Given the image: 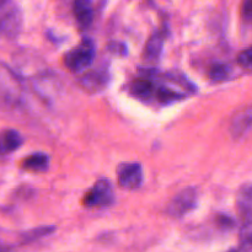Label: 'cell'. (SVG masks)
<instances>
[{
  "label": "cell",
  "mask_w": 252,
  "mask_h": 252,
  "mask_svg": "<svg viewBox=\"0 0 252 252\" xmlns=\"http://www.w3.org/2000/svg\"><path fill=\"white\" fill-rule=\"evenodd\" d=\"M25 85L22 79L5 63L0 62V108L16 110L24 103Z\"/></svg>",
  "instance_id": "obj_1"
},
{
  "label": "cell",
  "mask_w": 252,
  "mask_h": 252,
  "mask_svg": "<svg viewBox=\"0 0 252 252\" xmlns=\"http://www.w3.org/2000/svg\"><path fill=\"white\" fill-rule=\"evenodd\" d=\"M239 218L241 221V250L250 251L251 246V223H252V191L251 185H244L236 198Z\"/></svg>",
  "instance_id": "obj_2"
},
{
  "label": "cell",
  "mask_w": 252,
  "mask_h": 252,
  "mask_svg": "<svg viewBox=\"0 0 252 252\" xmlns=\"http://www.w3.org/2000/svg\"><path fill=\"white\" fill-rule=\"evenodd\" d=\"M95 43L90 38H83V41L70 49L64 56V64L73 73H80L91 65L95 61Z\"/></svg>",
  "instance_id": "obj_3"
},
{
  "label": "cell",
  "mask_w": 252,
  "mask_h": 252,
  "mask_svg": "<svg viewBox=\"0 0 252 252\" xmlns=\"http://www.w3.org/2000/svg\"><path fill=\"white\" fill-rule=\"evenodd\" d=\"M22 29V14L19 7L10 1L0 4V34L15 38Z\"/></svg>",
  "instance_id": "obj_4"
},
{
  "label": "cell",
  "mask_w": 252,
  "mask_h": 252,
  "mask_svg": "<svg viewBox=\"0 0 252 252\" xmlns=\"http://www.w3.org/2000/svg\"><path fill=\"white\" fill-rule=\"evenodd\" d=\"M115 202V192L108 180H98L83 198V204L86 208H105Z\"/></svg>",
  "instance_id": "obj_5"
},
{
  "label": "cell",
  "mask_w": 252,
  "mask_h": 252,
  "mask_svg": "<svg viewBox=\"0 0 252 252\" xmlns=\"http://www.w3.org/2000/svg\"><path fill=\"white\" fill-rule=\"evenodd\" d=\"M198 203V192L194 187L182 189L167 204L166 213L174 218H181L193 211Z\"/></svg>",
  "instance_id": "obj_6"
},
{
  "label": "cell",
  "mask_w": 252,
  "mask_h": 252,
  "mask_svg": "<svg viewBox=\"0 0 252 252\" xmlns=\"http://www.w3.org/2000/svg\"><path fill=\"white\" fill-rule=\"evenodd\" d=\"M117 181L122 189H137L143 184V167L139 162H125L117 169Z\"/></svg>",
  "instance_id": "obj_7"
},
{
  "label": "cell",
  "mask_w": 252,
  "mask_h": 252,
  "mask_svg": "<svg viewBox=\"0 0 252 252\" xmlns=\"http://www.w3.org/2000/svg\"><path fill=\"white\" fill-rule=\"evenodd\" d=\"M251 127V107H246L239 110L235 115L233 116L230 126V132L234 138H241L249 132Z\"/></svg>",
  "instance_id": "obj_8"
},
{
  "label": "cell",
  "mask_w": 252,
  "mask_h": 252,
  "mask_svg": "<svg viewBox=\"0 0 252 252\" xmlns=\"http://www.w3.org/2000/svg\"><path fill=\"white\" fill-rule=\"evenodd\" d=\"M24 138L17 130L5 129L0 133V155H7L20 149Z\"/></svg>",
  "instance_id": "obj_9"
},
{
  "label": "cell",
  "mask_w": 252,
  "mask_h": 252,
  "mask_svg": "<svg viewBox=\"0 0 252 252\" xmlns=\"http://www.w3.org/2000/svg\"><path fill=\"white\" fill-rule=\"evenodd\" d=\"M73 11L76 21L81 27L86 29L93 24L94 9L91 0H74Z\"/></svg>",
  "instance_id": "obj_10"
},
{
  "label": "cell",
  "mask_w": 252,
  "mask_h": 252,
  "mask_svg": "<svg viewBox=\"0 0 252 252\" xmlns=\"http://www.w3.org/2000/svg\"><path fill=\"white\" fill-rule=\"evenodd\" d=\"M155 86L154 81L149 78H138L132 81L129 85V91L134 97L142 98V100H148V98L153 97L155 94Z\"/></svg>",
  "instance_id": "obj_11"
},
{
  "label": "cell",
  "mask_w": 252,
  "mask_h": 252,
  "mask_svg": "<svg viewBox=\"0 0 252 252\" xmlns=\"http://www.w3.org/2000/svg\"><path fill=\"white\" fill-rule=\"evenodd\" d=\"M164 39L165 36L162 32L157 31L150 36L148 39L147 44H145L144 49V58L148 62H157L160 58L162 52V47H164Z\"/></svg>",
  "instance_id": "obj_12"
},
{
  "label": "cell",
  "mask_w": 252,
  "mask_h": 252,
  "mask_svg": "<svg viewBox=\"0 0 252 252\" xmlns=\"http://www.w3.org/2000/svg\"><path fill=\"white\" fill-rule=\"evenodd\" d=\"M107 79L108 74L105 70H93L83 75L80 83L86 90L94 93V91H98L100 89L105 88Z\"/></svg>",
  "instance_id": "obj_13"
},
{
  "label": "cell",
  "mask_w": 252,
  "mask_h": 252,
  "mask_svg": "<svg viewBox=\"0 0 252 252\" xmlns=\"http://www.w3.org/2000/svg\"><path fill=\"white\" fill-rule=\"evenodd\" d=\"M21 167L32 172H44L49 167V157L44 153H33L22 160Z\"/></svg>",
  "instance_id": "obj_14"
},
{
  "label": "cell",
  "mask_w": 252,
  "mask_h": 252,
  "mask_svg": "<svg viewBox=\"0 0 252 252\" xmlns=\"http://www.w3.org/2000/svg\"><path fill=\"white\" fill-rule=\"evenodd\" d=\"M155 97L162 105H170V103L177 102V101L185 98V95L180 91L174 90L167 86H160V88L155 89Z\"/></svg>",
  "instance_id": "obj_15"
},
{
  "label": "cell",
  "mask_w": 252,
  "mask_h": 252,
  "mask_svg": "<svg viewBox=\"0 0 252 252\" xmlns=\"http://www.w3.org/2000/svg\"><path fill=\"white\" fill-rule=\"evenodd\" d=\"M233 73V69L230 65L225 63H214L212 64L208 70V76L214 83H220L229 79V76Z\"/></svg>",
  "instance_id": "obj_16"
},
{
  "label": "cell",
  "mask_w": 252,
  "mask_h": 252,
  "mask_svg": "<svg viewBox=\"0 0 252 252\" xmlns=\"http://www.w3.org/2000/svg\"><path fill=\"white\" fill-rule=\"evenodd\" d=\"M54 230H56V226H39V228L32 229V230L24 231V233L20 234L21 244H30L32 241L38 240V239L52 234Z\"/></svg>",
  "instance_id": "obj_17"
},
{
  "label": "cell",
  "mask_w": 252,
  "mask_h": 252,
  "mask_svg": "<svg viewBox=\"0 0 252 252\" xmlns=\"http://www.w3.org/2000/svg\"><path fill=\"white\" fill-rule=\"evenodd\" d=\"M251 48L245 49V51L241 52L238 57V63L240 64L243 68L245 69H250L251 68Z\"/></svg>",
  "instance_id": "obj_18"
},
{
  "label": "cell",
  "mask_w": 252,
  "mask_h": 252,
  "mask_svg": "<svg viewBox=\"0 0 252 252\" xmlns=\"http://www.w3.org/2000/svg\"><path fill=\"white\" fill-rule=\"evenodd\" d=\"M108 51L116 54H121V56H125V54L127 53L126 44L121 43V42H111V43L108 44Z\"/></svg>",
  "instance_id": "obj_19"
},
{
  "label": "cell",
  "mask_w": 252,
  "mask_h": 252,
  "mask_svg": "<svg viewBox=\"0 0 252 252\" xmlns=\"http://www.w3.org/2000/svg\"><path fill=\"white\" fill-rule=\"evenodd\" d=\"M217 223H218L223 229H231L234 225H235L233 219H231L230 217L225 216V214H220V216H218V218H217Z\"/></svg>",
  "instance_id": "obj_20"
},
{
  "label": "cell",
  "mask_w": 252,
  "mask_h": 252,
  "mask_svg": "<svg viewBox=\"0 0 252 252\" xmlns=\"http://www.w3.org/2000/svg\"><path fill=\"white\" fill-rule=\"evenodd\" d=\"M16 246L7 241L6 239L2 236V231L0 230V252H15Z\"/></svg>",
  "instance_id": "obj_21"
},
{
  "label": "cell",
  "mask_w": 252,
  "mask_h": 252,
  "mask_svg": "<svg viewBox=\"0 0 252 252\" xmlns=\"http://www.w3.org/2000/svg\"><path fill=\"white\" fill-rule=\"evenodd\" d=\"M252 15V0H244L243 2V19L246 22L251 20Z\"/></svg>",
  "instance_id": "obj_22"
},
{
  "label": "cell",
  "mask_w": 252,
  "mask_h": 252,
  "mask_svg": "<svg viewBox=\"0 0 252 252\" xmlns=\"http://www.w3.org/2000/svg\"><path fill=\"white\" fill-rule=\"evenodd\" d=\"M228 252H244L241 249H233V250H229Z\"/></svg>",
  "instance_id": "obj_23"
}]
</instances>
